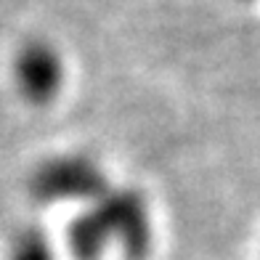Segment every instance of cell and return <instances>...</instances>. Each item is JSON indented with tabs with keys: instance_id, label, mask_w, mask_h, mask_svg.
<instances>
[{
	"instance_id": "3",
	"label": "cell",
	"mask_w": 260,
	"mask_h": 260,
	"mask_svg": "<svg viewBox=\"0 0 260 260\" xmlns=\"http://www.w3.org/2000/svg\"><path fill=\"white\" fill-rule=\"evenodd\" d=\"M64 80L61 58L48 43H29L16 56V82L21 96L32 104L51 101Z\"/></svg>"
},
{
	"instance_id": "2",
	"label": "cell",
	"mask_w": 260,
	"mask_h": 260,
	"mask_svg": "<svg viewBox=\"0 0 260 260\" xmlns=\"http://www.w3.org/2000/svg\"><path fill=\"white\" fill-rule=\"evenodd\" d=\"M106 178L99 165L82 154H64L43 162L29 181V194L43 205L51 202H96L104 197Z\"/></svg>"
},
{
	"instance_id": "1",
	"label": "cell",
	"mask_w": 260,
	"mask_h": 260,
	"mask_svg": "<svg viewBox=\"0 0 260 260\" xmlns=\"http://www.w3.org/2000/svg\"><path fill=\"white\" fill-rule=\"evenodd\" d=\"M112 244H120L127 260H146L151 226L138 191H106L69 226V250L75 260H99Z\"/></svg>"
},
{
	"instance_id": "4",
	"label": "cell",
	"mask_w": 260,
	"mask_h": 260,
	"mask_svg": "<svg viewBox=\"0 0 260 260\" xmlns=\"http://www.w3.org/2000/svg\"><path fill=\"white\" fill-rule=\"evenodd\" d=\"M8 260H56V257L40 229H24L11 242Z\"/></svg>"
}]
</instances>
